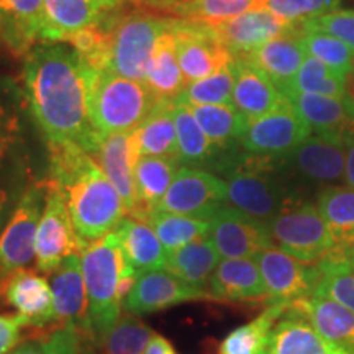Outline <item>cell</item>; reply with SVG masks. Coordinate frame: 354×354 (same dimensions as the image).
<instances>
[{
    "mask_svg": "<svg viewBox=\"0 0 354 354\" xmlns=\"http://www.w3.org/2000/svg\"><path fill=\"white\" fill-rule=\"evenodd\" d=\"M30 112L46 143H73L95 158L102 136L87 105L86 63L71 46L39 43L24 61Z\"/></svg>",
    "mask_w": 354,
    "mask_h": 354,
    "instance_id": "cell-1",
    "label": "cell"
},
{
    "mask_svg": "<svg viewBox=\"0 0 354 354\" xmlns=\"http://www.w3.org/2000/svg\"><path fill=\"white\" fill-rule=\"evenodd\" d=\"M51 180L63 192L84 250L117 228L127 207L97 159L73 143H48Z\"/></svg>",
    "mask_w": 354,
    "mask_h": 354,
    "instance_id": "cell-2",
    "label": "cell"
},
{
    "mask_svg": "<svg viewBox=\"0 0 354 354\" xmlns=\"http://www.w3.org/2000/svg\"><path fill=\"white\" fill-rule=\"evenodd\" d=\"M215 167L225 176L228 205L263 223H269L290 203L302 201L299 190L287 180L281 158L248 153L220 158Z\"/></svg>",
    "mask_w": 354,
    "mask_h": 354,
    "instance_id": "cell-3",
    "label": "cell"
},
{
    "mask_svg": "<svg viewBox=\"0 0 354 354\" xmlns=\"http://www.w3.org/2000/svg\"><path fill=\"white\" fill-rule=\"evenodd\" d=\"M87 290V342L100 348L122 317V279L130 271L115 230L91 243L81 253Z\"/></svg>",
    "mask_w": 354,
    "mask_h": 354,
    "instance_id": "cell-4",
    "label": "cell"
},
{
    "mask_svg": "<svg viewBox=\"0 0 354 354\" xmlns=\"http://www.w3.org/2000/svg\"><path fill=\"white\" fill-rule=\"evenodd\" d=\"M86 82L88 117L102 138L136 130L159 102L145 82L123 77L110 69L86 64Z\"/></svg>",
    "mask_w": 354,
    "mask_h": 354,
    "instance_id": "cell-5",
    "label": "cell"
},
{
    "mask_svg": "<svg viewBox=\"0 0 354 354\" xmlns=\"http://www.w3.org/2000/svg\"><path fill=\"white\" fill-rule=\"evenodd\" d=\"M172 17L135 12L113 17L105 24L109 33V69L133 81L145 82L149 63Z\"/></svg>",
    "mask_w": 354,
    "mask_h": 354,
    "instance_id": "cell-6",
    "label": "cell"
},
{
    "mask_svg": "<svg viewBox=\"0 0 354 354\" xmlns=\"http://www.w3.org/2000/svg\"><path fill=\"white\" fill-rule=\"evenodd\" d=\"M268 227L274 246L305 263L317 264L335 248L317 203L305 198L286 207Z\"/></svg>",
    "mask_w": 354,
    "mask_h": 354,
    "instance_id": "cell-7",
    "label": "cell"
},
{
    "mask_svg": "<svg viewBox=\"0 0 354 354\" xmlns=\"http://www.w3.org/2000/svg\"><path fill=\"white\" fill-rule=\"evenodd\" d=\"M46 180H35L25 189L0 233V281L35 259V240L41 218Z\"/></svg>",
    "mask_w": 354,
    "mask_h": 354,
    "instance_id": "cell-8",
    "label": "cell"
},
{
    "mask_svg": "<svg viewBox=\"0 0 354 354\" xmlns=\"http://www.w3.org/2000/svg\"><path fill=\"white\" fill-rule=\"evenodd\" d=\"M84 246L71 220L64 196L55 180H46V198L39 218L35 261L39 272L50 276L69 254H81Z\"/></svg>",
    "mask_w": 354,
    "mask_h": 354,
    "instance_id": "cell-9",
    "label": "cell"
},
{
    "mask_svg": "<svg viewBox=\"0 0 354 354\" xmlns=\"http://www.w3.org/2000/svg\"><path fill=\"white\" fill-rule=\"evenodd\" d=\"M171 33L187 82L209 77L233 63L234 56L220 41L214 26L172 17Z\"/></svg>",
    "mask_w": 354,
    "mask_h": 354,
    "instance_id": "cell-10",
    "label": "cell"
},
{
    "mask_svg": "<svg viewBox=\"0 0 354 354\" xmlns=\"http://www.w3.org/2000/svg\"><path fill=\"white\" fill-rule=\"evenodd\" d=\"M253 259L258 264L268 289V305L282 304L290 307L297 300L315 294L322 281L318 264L305 263L276 246L261 251Z\"/></svg>",
    "mask_w": 354,
    "mask_h": 354,
    "instance_id": "cell-11",
    "label": "cell"
},
{
    "mask_svg": "<svg viewBox=\"0 0 354 354\" xmlns=\"http://www.w3.org/2000/svg\"><path fill=\"white\" fill-rule=\"evenodd\" d=\"M312 135L289 99L263 117L248 120L238 145L246 153L268 158H284Z\"/></svg>",
    "mask_w": 354,
    "mask_h": 354,
    "instance_id": "cell-12",
    "label": "cell"
},
{
    "mask_svg": "<svg viewBox=\"0 0 354 354\" xmlns=\"http://www.w3.org/2000/svg\"><path fill=\"white\" fill-rule=\"evenodd\" d=\"M210 220L209 240L221 259L256 258L261 251L274 246L268 223L243 214L223 203L207 216Z\"/></svg>",
    "mask_w": 354,
    "mask_h": 354,
    "instance_id": "cell-13",
    "label": "cell"
},
{
    "mask_svg": "<svg viewBox=\"0 0 354 354\" xmlns=\"http://www.w3.org/2000/svg\"><path fill=\"white\" fill-rule=\"evenodd\" d=\"M223 203H227L225 179L198 167L183 166L154 210L207 218Z\"/></svg>",
    "mask_w": 354,
    "mask_h": 354,
    "instance_id": "cell-14",
    "label": "cell"
},
{
    "mask_svg": "<svg viewBox=\"0 0 354 354\" xmlns=\"http://www.w3.org/2000/svg\"><path fill=\"white\" fill-rule=\"evenodd\" d=\"M127 0H44L39 43H59L88 26L105 25Z\"/></svg>",
    "mask_w": 354,
    "mask_h": 354,
    "instance_id": "cell-15",
    "label": "cell"
},
{
    "mask_svg": "<svg viewBox=\"0 0 354 354\" xmlns=\"http://www.w3.org/2000/svg\"><path fill=\"white\" fill-rule=\"evenodd\" d=\"M286 176H295L308 184L336 185L344 180L346 172V146L343 143L310 135L294 151L281 158Z\"/></svg>",
    "mask_w": 354,
    "mask_h": 354,
    "instance_id": "cell-16",
    "label": "cell"
},
{
    "mask_svg": "<svg viewBox=\"0 0 354 354\" xmlns=\"http://www.w3.org/2000/svg\"><path fill=\"white\" fill-rule=\"evenodd\" d=\"M0 300L15 310L25 328L53 325L51 284L33 269H17L0 281Z\"/></svg>",
    "mask_w": 354,
    "mask_h": 354,
    "instance_id": "cell-17",
    "label": "cell"
},
{
    "mask_svg": "<svg viewBox=\"0 0 354 354\" xmlns=\"http://www.w3.org/2000/svg\"><path fill=\"white\" fill-rule=\"evenodd\" d=\"M210 299L209 292H202L172 276L166 269L140 274L135 286L123 302V310L131 315H146L174 305L192 300Z\"/></svg>",
    "mask_w": 354,
    "mask_h": 354,
    "instance_id": "cell-18",
    "label": "cell"
},
{
    "mask_svg": "<svg viewBox=\"0 0 354 354\" xmlns=\"http://www.w3.org/2000/svg\"><path fill=\"white\" fill-rule=\"evenodd\" d=\"M308 53L304 39L302 24H292L284 33L272 38L246 57L256 68L268 74L284 94L297 76Z\"/></svg>",
    "mask_w": 354,
    "mask_h": 354,
    "instance_id": "cell-19",
    "label": "cell"
},
{
    "mask_svg": "<svg viewBox=\"0 0 354 354\" xmlns=\"http://www.w3.org/2000/svg\"><path fill=\"white\" fill-rule=\"evenodd\" d=\"M284 95L307 122L313 135L343 145L354 136V115L343 99L294 91Z\"/></svg>",
    "mask_w": 354,
    "mask_h": 354,
    "instance_id": "cell-20",
    "label": "cell"
},
{
    "mask_svg": "<svg viewBox=\"0 0 354 354\" xmlns=\"http://www.w3.org/2000/svg\"><path fill=\"white\" fill-rule=\"evenodd\" d=\"M290 25L268 8H253L232 20L215 25L214 28L220 41L233 56H248L284 33Z\"/></svg>",
    "mask_w": 354,
    "mask_h": 354,
    "instance_id": "cell-21",
    "label": "cell"
},
{
    "mask_svg": "<svg viewBox=\"0 0 354 354\" xmlns=\"http://www.w3.org/2000/svg\"><path fill=\"white\" fill-rule=\"evenodd\" d=\"M53 292V323L74 325L84 330L87 320V290L81 254H69L50 274Z\"/></svg>",
    "mask_w": 354,
    "mask_h": 354,
    "instance_id": "cell-22",
    "label": "cell"
},
{
    "mask_svg": "<svg viewBox=\"0 0 354 354\" xmlns=\"http://www.w3.org/2000/svg\"><path fill=\"white\" fill-rule=\"evenodd\" d=\"M233 68V105L248 120L263 117L287 102L272 79L246 57L234 56Z\"/></svg>",
    "mask_w": 354,
    "mask_h": 354,
    "instance_id": "cell-23",
    "label": "cell"
},
{
    "mask_svg": "<svg viewBox=\"0 0 354 354\" xmlns=\"http://www.w3.org/2000/svg\"><path fill=\"white\" fill-rule=\"evenodd\" d=\"M44 0H0V43L15 57H26L41 37Z\"/></svg>",
    "mask_w": 354,
    "mask_h": 354,
    "instance_id": "cell-24",
    "label": "cell"
},
{
    "mask_svg": "<svg viewBox=\"0 0 354 354\" xmlns=\"http://www.w3.org/2000/svg\"><path fill=\"white\" fill-rule=\"evenodd\" d=\"M138 158L133 131L115 133L102 138L99 153L95 154L97 162L122 196L128 215L138 205L135 187V166Z\"/></svg>",
    "mask_w": 354,
    "mask_h": 354,
    "instance_id": "cell-25",
    "label": "cell"
},
{
    "mask_svg": "<svg viewBox=\"0 0 354 354\" xmlns=\"http://www.w3.org/2000/svg\"><path fill=\"white\" fill-rule=\"evenodd\" d=\"M261 354H354L318 333L302 315L287 308Z\"/></svg>",
    "mask_w": 354,
    "mask_h": 354,
    "instance_id": "cell-26",
    "label": "cell"
},
{
    "mask_svg": "<svg viewBox=\"0 0 354 354\" xmlns=\"http://www.w3.org/2000/svg\"><path fill=\"white\" fill-rule=\"evenodd\" d=\"M209 294L221 302L268 300L264 279L253 258L220 261L212 274Z\"/></svg>",
    "mask_w": 354,
    "mask_h": 354,
    "instance_id": "cell-27",
    "label": "cell"
},
{
    "mask_svg": "<svg viewBox=\"0 0 354 354\" xmlns=\"http://www.w3.org/2000/svg\"><path fill=\"white\" fill-rule=\"evenodd\" d=\"M115 232L118 234L127 263L138 276L165 269L167 251L148 221L127 215L117 225Z\"/></svg>",
    "mask_w": 354,
    "mask_h": 354,
    "instance_id": "cell-28",
    "label": "cell"
},
{
    "mask_svg": "<svg viewBox=\"0 0 354 354\" xmlns=\"http://www.w3.org/2000/svg\"><path fill=\"white\" fill-rule=\"evenodd\" d=\"M326 339L354 353V312L330 299L310 295L289 307Z\"/></svg>",
    "mask_w": 354,
    "mask_h": 354,
    "instance_id": "cell-29",
    "label": "cell"
},
{
    "mask_svg": "<svg viewBox=\"0 0 354 354\" xmlns=\"http://www.w3.org/2000/svg\"><path fill=\"white\" fill-rule=\"evenodd\" d=\"M183 162L174 156H140L135 166V187L138 205L131 216L146 220L166 196Z\"/></svg>",
    "mask_w": 354,
    "mask_h": 354,
    "instance_id": "cell-30",
    "label": "cell"
},
{
    "mask_svg": "<svg viewBox=\"0 0 354 354\" xmlns=\"http://www.w3.org/2000/svg\"><path fill=\"white\" fill-rule=\"evenodd\" d=\"M218 263L220 254L212 241L209 238H201L179 250L167 251L165 269L194 289L209 292L212 274Z\"/></svg>",
    "mask_w": 354,
    "mask_h": 354,
    "instance_id": "cell-31",
    "label": "cell"
},
{
    "mask_svg": "<svg viewBox=\"0 0 354 354\" xmlns=\"http://www.w3.org/2000/svg\"><path fill=\"white\" fill-rule=\"evenodd\" d=\"M317 207L333 238V250L351 253L354 246V189L349 185H326L318 192Z\"/></svg>",
    "mask_w": 354,
    "mask_h": 354,
    "instance_id": "cell-32",
    "label": "cell"
},
{
    "mask_svg": "<svg viewBox=\"0 0 354 354\" xmlns=\"http://www.w3.org/2000/svg\"><path fill=\"white\" fill-rule=\"evenodd\" d=\"M133 136L140 156L177 158L174 100L159 99L148 118L133 130Z\"/></svg>",
    "mask_w": 354,
    "mask_h": 354,
    "instance_id": "cell-33",
    "label": "cell"
},
{
    "mask_svg": "<svg viewBox=\"0 0 354 354\" xmlns=\"http://www.w3.org/2000/svg\"><path fill=\"white\" fill-rule=\"evenodd\" d=\"M145 84L151 88L158 99L167 100L179 99L185 86L189 84L185 81L179 59H177L176 43L171 33V26L159 38L148 73H146Z\"/></svg>",
    "mask_w": 354,
    "mask_h": 354,
    "instance_id": "cell-34",
    "label": "cell"
},
{
    "mask_svg": "<svg viewBox=\"0 0 354 354\" xmlns=\"http://www.w3.org/2000/svg\"><path fill=\"white\" fill-rule=\"evenodd\" d=\"M174 123L177 136V158L183 166L201 167L216 165L220 149L202 131L189 105L174 100Z\"/></svg>",
    "mask_w": 354,
    "mask_h": 354,
    "instance_id": "cell-35",
    "label": "cell"
},
{
    "mask_svg": "<svg viewBox=\"0 0 354 354\" xmlns=\"http://www.w3.org/2000/svg\"><path fill=\"white\" fill-rule=\"evenodd\" d=\"M263 3L264 0H172V2L153 3L151 7L169 12L177 19L215 26L248 10L263 8Z\"/></svg>",
    "mask_w": 354,
    "mask_h": 354,
    "instance_id": "cell-36",
    "label": "cell"
},
{
    "mask_svg": "<svg viewBox=\"0 0 354 354\" xmlns=\"http://www.w3.org/2000/svg\"><path fill=\"white\" fill-rule=\"evenodd\" d=\"M287 305L274 304L268 305V308L261 312L254 320L238 326L221 339L218 346V354H261L274 325L284 317Z\"/></svg>",
    "mask_w": 354,
    "mask_h": 354,
    "instance_id": "cell-37",
    "label": "cell"
},
{
    "mask_svg": "<svg viewBox=\"0 0 354 354\" xmlns=\"http://www.w3.org/2000/svg\"><path fill=\"white\" fill-rule=\"evenodd\" d=\"M317 264L322 281L313 295L333 300L354 312V263L349 253L333 250Z\"/></svg>",
    "mask_w": 354,
    "mask_h": 354,
    "instance_id": "cell-38",
    "label": "cell"
},
{
    "mask_svg": "<svg viewBox=\"0 0 354 354\" xmlns=\"http://www.w3.org/2000/svg\"><path fill=\"white\" fill-rule=\"evenodd\" d=\"M189 109L202 131L220 151L238 143L248 125V118L234 105H189Z\"/></svg>",
    "mask_w": 354,
    "mask_h": 354,
    "instance_id": "cell-39",
    "label": "cell"
},
{
    "mask_svg": "<svg viewBox=\"0 0 354 354\" xmlns=\"http://www.w3.org/2000/svg\"><path fill=\"white\" fill-rule=\"evenodd\" d=\"M145 221L151 225L166 251L179 250L189 243L207 238L210 232V220L205 216L176 215L169 212L153 210Z\"/></svg>",
    "mask_w": 354,
    "mask_h": 354,
    "instance_id": "cell-40",
    "label": "cell"
},
{
    "mask_svg": "<svg viewBox=\"0 0 354 354\" xmlns=\"http://www.w3.org/2000/svg\"><path fill=\"white\" fill-rule=\"evenodd\" d=\"M344 86H346V76L344 74L322 63L317 57L307 56V59L300 66L297 76L294 77L290 87L286 92H307V94L343 99Z\"/></svg>",
    "mask_w": 354,
    "mask_h": 354,
    "instance_id": "cell-41",
    "label": "cell"
},
{
    "mask_svg": "<svg viewBox=\"0 0 354 354\" xmlns=\"http://www.w3.org/2000/svg\"><path fill=\"white\" fill-rule=\"evenodd\" d=\"M233 87L234 68L232 63L209 77L189 82L177 102L185 105H233Z\"/></svg>",
    "mask_w": 354,
    "mask_h": 354,
    "instance_id": "cell-42",
    "label": "cell"
},
{
    "mask_svg": "<svg viewBox=\"0 0 354 354\" xmlns=\"http://www.w3.org/2000/svg\"><path fill=\"white\" fill-rule=\"evenodd\" d=\"M153 335L154 331L138 317L125 312L100 348L104 354H145Z\"/></svg>",
    "mask_w": 354,
    "mask_h": 354,
    "instance_id": "cell-43",
    "label": "cell"
},
{
    "mask_svg": "<svg viewBox=\"0 0 354 354\" xmlns=\"http://www.w3.org/2000/svg\"><path fill=\"white\" fill-rule=\"evenodd\" d=\"M304 39L310 56L317 57L322 63L344 74V76L351 73L354 64V51L342 39L335 38L333 35L320 32V30L305 28V26Z\"/></svg>",
    "mask_w": 354,
    "mask_h": 354,
    "instance_id": "cell-44",
    "label": "cell"
},
{
    "mask_svg": "<svg viewBox=\"0 0 354 354\" xmlns=\"http://www.w3.org/2000/svg\"><path fill=\"white\" fill-rule=\"evenodd\" d=\"M339 6L342 0H264L263 8H268L289 24H304L335 12Z\"/></svg>",
    "mask_w": 354,
    "mask_h": 354,
    "instance_id": "cell-45",
    "label": "cell"
},
{
    "mask_svg": "<svg viewBox=\"0 0 354 354\" xmlns=\"http://www.w3.org/2000/svg\"><path fill=\"white\" fill-rule=\"evenodd\" d=\"M305 28L320 30L342 39L354 51V10H335L302 24Z\"/></svg>",
    "mask_w": 354,
    "mask_h": 354,
    "instance_id": "cell-46",
    "label": "cell"
},
{
    "mask_svg": "<svg viewBox=\"0 0 354 354\" xmlns=\"http://www.w3.org/2000/svg\"><path fill=\"white\" fill-rule=\"evenodd\" d=\"M46 354H82V331L63 325L46 338Z\"/></svg>",
    "mask_w": 354,
    "mask_h": 354,
    "instance_id": "cell-47",
    "label": "cell"
},
{
    "mask_svg": "<svg viewBox=\"0 0 354 354\" xmlns=\"http://www.w3.org/2000/svg\"><path fill=\"white\" fill-rule=\"evenodd\" d=\"M19 120L0 104V167L7 162L17 141H19Z\"/></svg>",
    "mask_w": 354,
    "mask_h": 354,
    "instance_id": "cell-48",
    "label": "cell"
},
{
    "mask_svg": "<svg viewBox=\"0 0 354 354\" xmlns=\"http://www.w3.org/2000/svg\"><path fill=\"white\" fill-rule=\"evenodd\" d=\"M25 328L19 315H2L0 313V354H8L21 342L20 330Z\"/></svg>",
    "mask_w": 354,
    "mask_h": 354,
    "instance_id": "cell-49",
    "label": "cell"
},
{
    "mask_svg": "<svg viewBox=\"0 0 354 354\" xmlns=\"http://www.w3.org/2000/svg\"><path fill=\"white\" fill-rule=\"evenodd\" d=\"M145 354H176V349L171 344L169 339L154 333L151 342L148 343V348H146Z\"/></svg>",
    "mask_w": 354,
    "mask_h": 354,
    "instance_id": "cell-50",
    "label": "cell"
},
{
    "mask_svg": "<svg viewBox=\"0 0 354 354\" xmlns=\"http://www.w3.org/2000/svg\"><path fill=\"white\" fill-rule=\"evenodd\" d=\"M8 354H46V338L44 339H30V342L20 343L15 349Z\"/></svg>",
    "mask_w": 354,
    "mask_h": 354,
    "instance_id": "cell-51",
    "label": "cell"
},
{
    "mask_svg": "<svg viewBox=\"0 0 354 354\" xmlns=\"http://www.w3.org/2000/svg\"><path fill=\"white\" fill-rule=\"evenodd\" d=\"M346 172H344V183L354 189V136H351L346 143Z\"/></svg>",
    "mask_w": 354,
    "mask_h": 354,
    "instance_id": "cell-52",
    "label": "cell"
},
{
    "mask_svg": "<svg viewBox=\"0 0 354 354\" xmlns=\"http://www.w3.org/2000/svg\"><path fill=\"white\" fill-rule=\"evenodd\" d=\"M344 104L349 112L354 115V64L351 73L346 74V86H344V97H343Z\"/></svg>",
    "mask_w": 354,
    "mask_h": 354,
    "instance_id": "cell-53",
    "label": "cell"
},
{
    "mask_svg": "<svg viewBox=\"0 0 354 354\" xmlns=\"http://www.w3.org/2000/svg\"><path fill=\"white\" fill-rule=\"evenodd\" d=\"M8 202H10V196H8L6 189L0 187V233H2L3 225H6V220H7Z\"/></svg>",
    "mask_w": 354,
    "mask_h": 354,
    "instance_id": "cell-54",
    "label": "cell"
},
{
    "mask_svg": "<svg viewBox=\"0 0 354 354\" xmlns=\"http://www.w3.org/2000/svg\"><path fill=\"white\" fill-rule=\"evenodd\" d=\"M82 354H99V353H97L95 349L91 346V343H88V346H87V344H86V346H82Z\"/></svg>",
    "mask_w": 354,
    "mask_h": 354,
    "instance_id": "cell-55",
    "label": "cell"
},
{
    "mask_svg": "<svg viewBox=\"0 0 354 354\" xmlns=\"http://www.w3.org/2000/svg\"><path fill=\"white\" fill-rule=\"evenodd\" d=\"M146 2L149 3V6H153V3H162V2H172V0H146Z\"/></svg>",
    "mask_w": 354,
    "mask_h": 354,
    "instance_id": "cell-56",
    "label": "cell"
},
{
    "mask_svg": "<svg viewBox=\"0 0 354 354\" xmlns=\"http://www.w3.org/2000/svg\"><path fill=\"white\" fill-rule=\"evenodd\" d=\"M349 256H351V261L354 263V246L351 248V253H349Z\"/></svg>",
    "mask_w": 354,
    "mask_h": 354,
    "instance_id": "cell-57",
    "label": "cell"
}]
</instances>
